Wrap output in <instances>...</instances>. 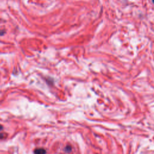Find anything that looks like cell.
Listing matches in <instances>:
<instances>
[{"label": "cell", "mask_w": 154, "mask_h": 154, "mask_svg": "<svg viewBox=\"0 0 154 154\" xmlns=\"http://www.w3.org/2000/svg\"><path fill=\"white\" fill-rule=\"evenodd\" d=\"M34 154H46V151L43 148H38L34 150Z\"/></svg>", "instance_id": "cell-1"}, {"label": "cell", "mask_w": 154, "mask_h": 154, "mask_svg": "<svg viewBox=\"0 0 154 154\" xmlns=\"http://www.w3.org/2000/svg\"><path fill=\"white\" fill-rule=\"evenodd\" d=\"M152 1H153V3H154V0H152Z\"/></svg>", "instance_id": "cell-2"}]
</instances>
